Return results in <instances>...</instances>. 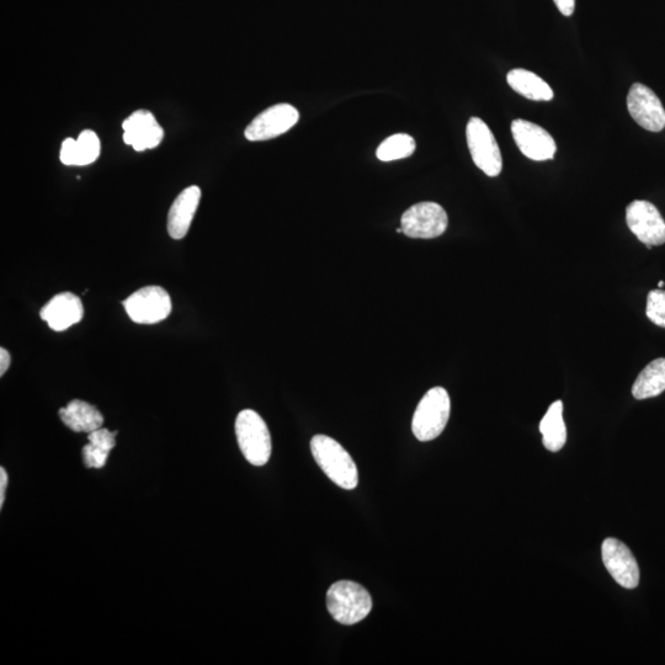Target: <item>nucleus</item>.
Wrapping results in <instances>:
<instances>
[{
  "label": "nucleus",
  "instance_id": "obj_21",
  "mask_svg": "<svg viewBox=\"0 0 665 665\" xmlns=\"http://www.w3.org/2000/svg\"><path fill=\"white\" fill-rule=\"evenodd\" d=\"M414 151H416L414 138L406 133H397L381 143L376 156L381 162H393L411 157Z\"/></svg>",
  "mask_w": 665,
  "mask_h": 665
},
{
  "label": "nucleus",
  "instance_id": "obj_8",
  "mask_svg": "<svg viewBox=\"0 0 665 665\" xmlns=\"http://www.w3.org/2000/svg\"><path fill=\"white\" fill-rule=\"evenodd\" d=\"M626 222L638 241L648 249L665 243V221L651 202L636 200L626 209Z\"/></svg>",
  "mask_w": 665,
  "mask_h": 665
},
{
  "label": "nucleus",
  "instance_id": "obj_14",
  "mask_svg": "<svg viewBox=\"0 0 665 665\" xmlns=\"http://www.w3.org/2000/svg\"><path fill=\"white\" fill-rule=\"evenodd\" d=\"M40 316L52 331L63 332L82 321L84 307L81 299L71 292L58 294L42 308Z\"/></svg>",
  "mask_w": 665,
  "mask_h": 665
},
{
  "label": "nucleus",
  "instance_id": "obj_23",
  "mask_svg": "<svg viewBox=\"0 0 665 665\" xmlns=\"http://www.w3.org/2000/svg\"><path fill=\"white\" fill-rule=\"evenodd\" d=\"M646 315L656 326L665 328V291L654 290L647 297Z\"/></svg>",
  "mask_w": 665,
  "mask_h": 665
},
{
  "label": "nucleus",
  "instance_id": "obj_7",
  "mask_svg": "<svg viewBox=\"0 0 665 665\" xmlns=\"http://www.w3.org/2000/svg\"><path fill=\"white\" fill-rule=\"evenodd\" d=\"M448 225V214L436 202H419L404 212L401 220L403 233L407 237L420 239L440 237Z\"/></svg>",
  "mask_w": 665,
  "mask_h": 665
},
{
  "label": "nucleus",
  "instance_id": "obj_26",
  "mask_svg": "<svg viewBox=\"0 0 665 665\" xmlns=\"http://www.w3.org/2000/svg\"><path fill=\"white\" fill-rule=\"evenodd\" d=\"M8 487V473L5 468H0V508H3L5 500V491Z\"/></svg>",
  "mask_w": 665,
  "mask_h": 665
},
{
  "label": "nucleus",
  "instance_id": "obj_17",
  "mask_svg": "<svg viewBox=\"0 0 665 665\" xmlns=\"http://www.w3.org/2000/svg\"><path fill=\"white\" fill-rule=\"evenodd\" d=\"M507 82L510 88L526 99L532 101H551L553 99V90L550 85L537 74L526 71V69L516 68L510 71Z\"/></svg>",
  "mask_w": 665,
  "mask_h": 665
},
{
  "label": "nucleus",
  "instance_id": "obj_5",
  "mask_svg": "<svg viewBox=\"0 0 665 665\" xmlns=\"http://www.w3.org/2000/svg\"><path fill=\"white\" fill-rule=\"evenodd\" d=\"M468 150L476 166L488 177L502 173V152L493 132L480 117H472L466 127Z\"/></svg>",
  "mask_w": 665,
  "mask_h": 665
},
{
  "label": "nucleus",
  "instance_id": "obj_25",
  "mask_svg": "<svg viewBox=\"0 0 665 665\" xmlns=\"http://www.w3.org/2000/svg\"><path fill=\"white\" fill-rule=\"evenodd\" d=\"M553 2L565 17H571L576 8V0H553Z\"/></svg>",
  "mask_w": 665,
  "mask_h": 665
},
{
  "label": "nucleus",
  "instance_id": "obj_10",
  "mask_svg": "<svg viewBox=\"0 0 665 665\" xmlns=\"http://www.w3.org/2000/svg\"><path fill=\"white\" fill-rule=\"evenodd\" d=\"M627 109L632 119L643 129L661 132L665 127V110L652 89L641 83L633 84L627 95Z\"/></svg>",
  "mask_w": 665,
  "mask_h": 665
},
{
  "label": "nucleus",
  "instance_id": "obj_20",
  "mask_svg": "<svg viewBox=\"0 0 665 665\" xmlns=\"http://www.w3.org/2000/svg\"><path fill=\"white\" fill-rule=\"evenodd\" d=\"M110 430L100 428L89 433V444L83 448V460L85 467L103 468L109 459L111 450L115 448V436Z\"/></svg>",
  "mask_w": 665,
  "mask_h": 665
},
{
  "label": "nucleus",
  "instance_id": "obj_12",
  "mask_svg": "<svg viewBox=\"0 0 665 665\" xmlns=\"http://www.w3.org/2000/svg\"><path fill=\"white\" fill-rule=\"evenodd\" d=\"M603 562L615 579V582L625 589H635L640 583V568L635 556L624 542L616 539H606L601 546Z\"/></svg>",
  "mask_w": 665,
  "mask_h": 665
},
{
  "label": "nucleus",
  "instance_id": "obj_13",
  "mask_svg": "<svg viewBox=\"0 0 665 665\" xmlns=\"http://www.w3.org/2000/svg\"><path fill=\"white\" fill-rule=\"evenodd\" d=\"M124 141L133 150L145 152L159 146L164 137V131L158 124L156 117L150 111L140 110L133 113L122 124Z\"/></svg>",
  "mask_w": 665,
  "mask_h": 665
},
{
  "label": "nucleus",
  "instance_id": "obj_18",
  "mask_svg": "<svg viewBox=\"0 0 665 665\" xmlns=\"http://www.w3.org/2000/svg\"><path fill=\"white\" fill-rule=\"evenodd\" d=\"M542 443L547 450L557 452L563 449L567 441V428L563 420V403L556 401L547 409L540 422Z\"/></svg>",
  "mask_w": 665,
  "mask_h": 665
},
{
  "label": "nucleus",
  "instance_id": "obj_15",
  "mask_svg": "<svg viewBox=\"0 0 665 665\" xmlns=\"http://www.w3.org/2000/svg\"><path fill=\"white\" fill-rule=\"evenodd\" d=\"M201 199L199 186H190L179 194L170 207L168 233L173 239H183L188 234Z\"/></svg>",
  "mask_w": 665,
  "mask_h": 665
},
{
  "label": "nucleus",
  "instance_id": "obj_24",
  "mask_svg": "<svg viewBox=\"0 0 665 665\" xmlns=\"http://www.w3.org/2000/svg\"><path fill=\"white\" fill-rule=\"evenodd\" d=\"M61 162L65 166H77V141L67 138L61 148Z\"/></svg>",
  "mask_w": 665,
  "mask_h": 665
},
{
  "label": "nucleus",
  "instance_id": "obj_11",
  "mask_svg": "<svg viewBox=\"0 0 665 665\" xmlns=\"http://www.w3.org/2000/svg\"><path fill=\"white\" fill-rule=\"evenodd\" d=\"M512 133L520 152L531 161L545 162L555 157L556 142L544 127L519 119L513 121Z\"/></svg>",
  "mask_w": 665,
  "mask_h": 665
},
{
  "label": "nucleus",
  "instance_id": "obj_3",
  "mask_svg": "<svg viewBox=\"0 0 665 665\" xmlns=\"http://www.w3.org/2000/svg\"><path fill=\"white\" fill-rule=\"evenodd\" d=\"M451 402L448 391L434 387L419 402L414 413L412 430L419 441H432L444 432L448 425Z\"/></svg>",
  "mask_w": 665,
  "mask_h": 665
},
{
  "label": "nucleus",
  "instance_id": "obj_29",
  "mask_svg": "<svg viewBox=\"0 0 665 665\" xmlns=\"http://www.w3.org/2000/svg\"><path fill=\"white\" fill-rule=\"evenodd\" d=\"M397 233H403L402 227H401V228H397Z\"/></svg>",
  "mask_w": 665,
  "mask_h": 665
},
{
  "label": "nucleus",
  "instance_id": "obj_9",
  "mask_svg": "<svg viewBox=\"0 0 665 665\" xmlns=\"http://www.w3.org/2000/svg\"><path fill=\"white\" fill-rule=\"evenodd\" d=\"M300 120L299 110L290 104H278L263 111L246 129L248 141H268L284 135Z\"/></svg>",
  "mask_w": 665,
  "mask_h": 665
},
{
  "label": "nucleus",
  "instance_id": "obj_4",
  "mask_svg": "<svg viewBox=\"0 0 665 665\" xmlns=\"http://www.w3.org/2000/svg\"><path fill=\"white\" fill-rule=\"evenodd\" d=\"M236 435L239 449L253 466L268 464L271 456V436L268 425L257 412L246 409L236 419Z\"/></svg>",
  "mask_w": 665,
  "mask_h": 665
},
{
  "label": "nucleus",
  "instance_id": "obj_22",
  "mask_svg": "<svg viewBox=\"0 0 665 665\" xmlns=\"http://www.w3.org/2000/svg\"><path fill=\"white\" fill-rule=\"evenodd\" d=\"M100 156V141L97 133L85 130L77 140V166H89Z\"/></svg>",
  "mask_w": 665,
  "mask_h": 665
},
{
  "label": "nucleus",
  "instance_id": "obj_6",
  "mask_svg": "<svg viewBox=\"0 0 665 665\" xmlns=\"http://www.w3.org/2000/svg\"><path fill=\"white\" fill-rule=\"evenodd\" d=\"M127 315L138 324H156L172 312V300L161 286H146L124 301Z\"/></svg>",
  "mask_w": 665,
  "mask_h": 665
},
{
  "label": "nucleus",
  "instance_id": "obj_1",
  "mask_svg": "<svg viewBox=\"0 0 665 665\" xmlns=\"http://www.w3.org/2000/svg\"><path fill=\"white\" fill-rule=\"evenodd\" d=\"M313 457L329 480L340 488L355 489L359 483L358 467L342 445L327 435H316L311 440Z\"/></svg>",
  "mask_w": 665,
  "mask_h": 665
},
{
  "label": "nucleus",
  "instance_id": "obj_2",
  "mask_svg": "<svg viewBox=\"0 0 665 665\" xmlns=\"http://www.w3.org/2000/svg\"><path fill=\"white\" fill-rule=\"evenodd\" d=\"M327 608L335 621L350 626L358 624L369 616L372 599L363 585L339 581L328 590Z\"/></svg>",
  "mask_w": 665,
  "mask_h": 665
},
{
  "label": "nucleus",
  "instance_id": "obj_27",
  "mask_svg": "<svg viewBox=\"0 0 665 665\" xmlns=\"http://www.w3.org/2000/svg\"><path fill=\"white\" fill-rule=\"evenodd\" d=\"M10 363H12V358H10L9 351L4 348L0 349V376H4L8 371Z\"/></svg>",
  "mask_w": 665,
  "mask_h": 665
},
{
  "label": "nucleus",
  "instance_id": "obj_16",
  "mask_svg": "<svg viewBox=\"0 0 665 665\" xmlns=\"http://www.w3.org/2000/svg\"><path fill=\"white\" fill-rule=\"evenodd\" d=\"M63 424L76 433H92L103 428L104 417L97 407L81 399H74L67 407L60 409Z\"/></svg>",
  "mask_w": 665,
  "mask_h": 665
},
{
  "label": "nucleus",
  "instance_id": "obj_19",
  "mask_svg": "<svg viewBox=\"0 0 665 665\" xmlns=\"http://www.w3.org/2000/svg\"><path fill=\"white\" fill-rule=\"evenodd\" d=\"M665 391V359H657L649 363L638 375L632 387V395L636 399H647L662 395Z\"/></svg>",
  "mask_w": 665,
  "mask_h": 665
},
{
  "label": "nucleus",
  "instance_id": "obj_28",
  "mask_svg": "<svg viewBox=\"0 0 665 665\" xmlns=\"http://www.w3.org/2000/svg\"><path fill=\"white\" fill-rule=\"evenodd\" d=\"M658 286H659V289H663L664 281H659Z\"/></svg>",
  "mask_w": 665,
  "mask_h": 665
}]
</instances>
